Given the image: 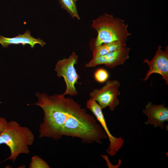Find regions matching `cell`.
Listing matches in <instances>:
<instances>
[{
	"label": "cell",
	"mask_w": 168,
	"mask_h": 168,
	"mask_svg": "<svg viewBox=\"0 0 168 168\" xmlns=\"http://www.w3.org/2000/svg\"><path fill=\"white\" fill-rule=\"evenodd\" d=\"M120 86L118 80L107 81L102 87L94 89L91 92L90 99L95 100L102 109L108 107L110 110L113 111L119 103L118 96L120 95L119 90Z\"/></svg>",
	"instance_id": "5"
},
{
	"label": "cell",
	"mask_w": 168,
	"mask_h": 168,
	"mask_svg": "<svg viewBox=\"0 0 168 168\" xmlns=\"http://www.w3.org/2000/svg\"><path fill=\"white\" fill-rule=\"evenodd\" d=\"M130 48L126 46L104 55L92 58L85 64L86 68L95 67L104 65L108 68L113 69L118 65L123 64L129 58Z\"/></svg>",
	"instance_id": "8"
},
{
	"label": "cell",
	"mask_w": 168,
	"mask_h": 168,
	"mask_svg": "<svg viewBox=\"0 0 168 168\" xmlns=\"http://www.w3.org/2000/svg\"><path fill=\"white\" fill-rule=\"evenodd\" d=\"M7 123V121L4 118L0 117V133L3 131Z\"/></svg>",
	"instance_id": "15"
},
{
	"label": "cell",
	"mask_w": 168,
	"mask_h": 168,
	"mask_svg": "<svg viewBox=\"0 0 168 168\" xmlns=\"http://www.w3.org/2000/svg\"><path fill=\"white\" fill-rule=\"evenodd\" d=\"M30 168H50V166L44 160L37 156H33L31 159Z\"/></svg>",
	"instance_id": "13"
},
{
	"label": "cell",
	"mask_w": 168,
	"mask_h": 168,
	"mask_svg": "<svg viewBox=\"0 0 168 168\" xmlns=\"http://www.w3.org/2000/svg\"><path fill=\"white\" fill-rule=\"evenodd\" d=\"M91 26L98 33L95 47L115 41L126 43L131 35L128 30V24L124 20L107 13L93 20Z\"/></svg>",
	"instance_id": "3"
},
{
	"label": "cell",
	"mask_w": 168,
	"mask_h": 168,
	"mask_svg": "<svg viewBox=\"0 0 168 168\" xmlns=\"http://www.w3.org/2000/svg\"><path fill=\"white\" fill-rule=\"evenodd\" d=\"M126 46V43L115 41L95 47L92 58L105 55Z\"/></svg>",
	"instance_id": "11"
},
{
	"label": "cell",
	"mask_w": 168,
	"mask_h": 168,
	"mask_svg": "<svg viewBox=\"0 0 168 168\" xmlns=\"http://www.w3.org/2000/svg\"><path fill=\"white\" fill-rule=\"evenodd\" d=\"M37 102L44 112L40 125L39 138L58 140L63 136L80 138L83 143L101 144L107 136L94 115L87 112L77 102L63 94L48 95L37 92Z\"/></svg>",
	"instance_id": "1"
},
{
	"label": "cell",
	"mask_w": 168,
	"mask_h": 168,
	"mask_svg": "<svg viewBox=\"0 0 168 168\" xmlns=\"http://www.w3.org/2000/svg\"><path fill=\"white\" fill-rule=\"evenodd\" d=\"M59 2L62 7L66 10L72 17L80 19V17L73 0H59Z\"/></svg>",
	"instance_id": "12"
},
{
	"label": "cell",
	"mask_w": 168,
	"mask_h": 168,
	"mask_svg": "<svg viewBox=\"0 0 168 168\" xmlns=\"http://www.w3.org/2000/svg\"><path fill=\"white\" fill-rule=\"evenodd\" d=\"M109 76V73L106 70L103 68H100L95 71L94 77L97 82L103 83L107 81Z\"/></svg>",
	"instance_id": "14"
},
{
	"label": "cell",
	"mask_w": 168,
	"mask_h": 168,
	"mask_svg": "<svg viewBox=\"0 0 168 168\" xmlns=\"http://www.w3.org/2000/svg\"><path fill=\"white\" fill-rule=\"evenodd\" d=\"M142 111L147 116V120L144 124L153 125L156 128L159 127L162 130L164 129V123L168 122V108L165 106L164 103L156 105L149 102Z\"/></svg>",
	"instance_id": "9"
},
{
	"label": "cell",
	"mask_w": 168,
	"mask_h": 168,
	"mask_svg": "<svg viewBox=\"0 0 168 168\" xmlns=\"http://www.w3.org/2000/svg\"><path fill=\"white\" fill-rule=\"evenodd\" d=\"M77 0H73L74 2H76Z\"/></svg>",
	"instance_id": "16"
},
{
	"label": "cell",
	"mask_w": 168,
	"mask_h": 168,
	"mask_svg": "<svg viewBox=\"0 0 168 168\" xmlns=\"http://www.w3.org/2000/svg\"><path fill=\"white\" fill-rule=\"evenodd\" d=\"M78 56L73 52L68 58H63L58 60L54 68L58 77H63L65 82L66 88L63 93L64 95H68L71 96L77 95L75 86L76 83L80 78L77 73L75 65L77 63Z\"/></svg>",
	"instance_id": "4"
},
{
	"label": "cell",
	"mask_w": 168,
	"mask_h": 168,
	"mask_svg": "<svg viewBox=\"0 0 168 168\" xmlns=\"http://www.w3.org/2000/svg\"><path fill=\"white\" fill-rule=\"evenodd\" d=\"M86 105L87 108L92 112L100 123L108 138L110 145L106 150L107 152L110 156H115L116 152L122 147L124 142V139L121 137H115L110 133L106 124L102 109L95 100L90 98L87 101Z\"/></svg>",
	"instance_id": "6"
},
{
	"label": "cell",
	"mask_w": 168,
	"mask_h": 168,
	"mask_svg": "<svg viewBox=\"0 0 168 168\" xmlns=\"http://www.w3.org/2000/svg\"><path fill=\"white\" fill-rule=\"evenodd\" d=\"M0 44L4 48H7L11 44H21L23 46L29 45L33 49L35 44H39L41 47L46 44L40 38L35 39L32 37L29 30H27L23 34H19L12 38H7L0 35Z\"/></svg>",
	"instance_id": "10"
},
{
	"label": "cell",
	"mask_w": 168,
	"mask_h": 168,
	"mask_svg": "<svg viewBox=\"0 0 168 168\" xmlns=\"http://www.w3.org/2000/svg\"><path fill=\"white\" fill-rule=\"evenodd\" d=\"M34 141L32 131L15 121L7 122L3 131L0 133V145L6 144L10 151L9 157L5 160H12L13 163L19 154L29 153V146L31 145Z\"/></svg>",
	"instance_id": "2"
},
{
	"label": "cell",
	"mask_w": 168,
	"mask_h": 168,
	"mask_svg": "<svg viewBox=\"0 0 168 168\" xmlns=\"http://www.w3.org/2000/svg\"><path fill=\"white\" fill-rule=\"evenodd\" d=\"M144 63H147L149 68L145 78L142 81L147 80L150 75L154 73L161 75V79L165 80L166 85H168V47L165 50L162 49L161 45H159L152 59L149 61L146 58Z\"/></svg>",
	"instance_id": "7"
}]
</instances>
